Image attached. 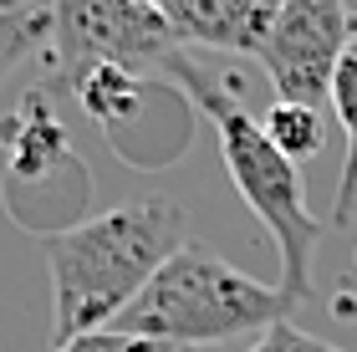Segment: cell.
Listing matches in <instances>:
<instances>
[{
  "label": "cell",
  "instance_id": "obj_1",
  "mask_svg": "<svg viewBox=\"0 0 357 352\" xmlns=\"http://www.w3.org/2000/svg\"><path fill=\"white\" fill-rule=\"evenodd\" d=\"M184 245V220L158 199L118 204L41 240L52 270V347L112 327L153 270Z\"/></svg>",
  "mask_w": 357,
  "mask_h": 352
},
{
  "label": "cell",
  "instance_id": "obj_2",
  "mask_svg": "<svg viewBox=\"0 0 357 352\" xmlns=\"http://www.w3.org/2000/svg\"><path fill=\"white\" fill-rule=\"evenodd\" d=\"M169 82H178V92L199 107V113L215 123V138H220V158L230 169V184L235 194L255 210V220L275 235V250H281V291L306 301L312 296V261H317V245L327 240V220L312 215L306 204V184H301V169L266 138L261 118H250L240 107L235 92L215 87L209 77L194 67L184 52L169 56L164 67Z\"/></svg>",
  "mask_w": 357,
  "mask_h": 352
},
{
  "label": "cell",
  "instance_id": "obj_3",
  "mask_svg": "<svg viewBox=\"0 0 357 352\" xmlns=\"http://www.w3.org/2000/svg\"><path fill=\"white\" fill-rule=\"evenodd\" d=\"M291 307H296V296H286L281 286L255 281L199 245H178L153 270V281L118 312L112 327L189 352L209 342L250 337V332H271L291 322Z\"/></svg>",
  "mask_w": 357,
  "mask_h": 352
},
{
  "label": "cell",
  "instance_id": "obj_4",
  "mask_svg": "<svg viewBox=\"0 0 357 352\" xmlns=\"http://www.w3.org/2000/svg\"><path fill=\"white\" fill-rule=\"evenodd\" d=\"M52 41H46V61H52L56 82L77 87V77L92 67H169L174 41L169 21L158 10H143L133 0H52Z\"/></svg>",
  "mask_w": 357,
  "mask_h": 352
},
{
  "label": "cell",
  "instance_id": "obj_5",
  "mask_svg": "<svg viewBox=\"0 0 357 352\" xmlns=\"http://www.w3.org/2000/svg\"><path fill=\"white\" fill-rule=\"evenodd\" d=\"M72 92L82 98V113L102 123V133L128 164L158 169L184 153L194 102L169 87V77H149L133 67H92L77 77Z\"/></svg>",
  "mask_w": 357,
  "mask_h": 352
},
{
  "label": "cell",
  "instance_id": "obj_6",
  "mask_svg": "<svg viewBox=\"0 0 357 352\" xmlns=\"http://www.w3.org/2000/svg\"><path fill=\"white\" fill-rule=\"evenodd\" d=\"M352 41L342 0H281L255 61L266 67L275 102L321 107L332 98V72Z\"/></svg>",
  "mask_w": 357,
  "mask_h": 352
},
{
  "label": "cell",
  "instance_id": "obj_7",
  "mask_svg": "<svg viewBox=\"0 0 357 352\" xmlns=\"http://www.w3.org/2000/svg\"><path fill=\"white\" fill-rule=\"evenodd\" d=\"M0 158H6V179H10V204L26 194V189H61V199L87 204V164L72 148V133L61 113L52 107L41 87L21 92V102L0 118Z\"/></svg>",
  "mask_w": 357,
  "mask_h": 352
},
{
  "label": "cell",
  "instance_id": "obj_8",
  "mask_svg": "<svg viewBox=\"0 0 357 352\" xmlns=\"http://www.w3.org/2000/svg\"><path fill=\"white\" fill-rule=\"evenodd\" d=\"M281 0H169L164 21L178 46H209V52L255 56Z\"/></svg>",
  "mask_w": 357,
  "mask_h": 352
},
{
  "label": "cell",
  "instance_id": "obj_9",
  "mask_svg": "<svg viewBox=\"0 0 357 352\" xmlns=\"http://www.w3.org/2000/svg\"><path fill=\"white\" fill-rule=\"evenodd\" d=\"M332 113L347 133V158H342V174H337V199H332V215H327V230H347L352 215H357V36L347 41L342 61L332 72Z\"/></svg>",
  "mask_w": 357,
  "mask_h": 352
},
{
  "label": "cell",
  "instance_id": "obj_10",
  "mask_svg": "<svg viewBox=\"0 0 357 352\" xmlns=\"http://www.w3.org/2000/svg\"><path fill=\"white\" fill-rule=\"evenodd\" d=\"M261 128H266V138L291 158V164H306V158L321 148V113H317V107L275 102L271 113L261 118Z\"/></svg>",
  "mask_w": 357,
  "mask_h": 352
},
{
  "label": "cell",
  "instance_id": "obj_11",
  "mask_svg": "<svg viewBox=\"0 0 357 352\" xmlns=\"http://www.w3.org/2000/svg\"><path fill=\"white\" fill-rule=\"evenodd\" d=\"M46 41H52V15L41 6H21V0L0 6V72L31 52H46Z\"/></svg>",
  "mask_w": 357,
  "mask_h": 352
},
{
  "label": "cell",
  "instance_id": "obj_12",
  "mask_svg": "<svg viewBox=\"0 0 357 352\" xmlns=\"http://www.w3.org/2000/svg\"><path fill=\"white\" fill-rule=\"evenodd\" d=\"M52 352H174V347L149 342V337H133V332H118V327H97V332H82V337L61 342Z\"/></svg>",
  "mask_w": 357,
  "mask_h": 352
},
{
  "label": "cell",
  "instance_id": "obj_13",
  "mask_svg": "<svg viewBox=\"0 0 357 352\" xmlns=\"http://www.w3.org/2000/svg\"><path fill=\"white\" fill-rule=\"evenodd\" d=\"M250 352H342V347H332V342H321V337H312V332H301V327H291V322H281V327H271V332H261V342H255Z\"/></svg>",
  "mask_w": 357,
  "mask_h": 352
},
{
  "label": "cell",
  "instance_id": "obj_14",
  "mask_svg": "<svg viewBox=\"0 0 357 352\" xmlns=\"http://www.w3.org/2000/svg\"><path fill=\"white\" fill-rule=\"evenodd\" d=\"M342 10H347V31L357 36V0H342Z\"/></svg>",
  "mask_w": 357,
  "mask_h": 352
},
{
  "label": "cell",
  "instance_id": "obj_15",
  "mask_svg": "<svg viewBox=\"0 0 357 352\" xmlns=\"http://www.w3.org/2000/svg\"><path fill=\"white\" fill-rule=\"evenodd\" d=\"M133 6H143V10H158V15H164V6H169V0H133Z\"/></svg>",
  "mask_w": 357,
  "mask_h": 352
},
{
  "label": "cell",
  "instance_id": "obj_16",
  "mask_svg": "<svg viewBox=\"0 0 357 352\" xmlns=\"http://www.w3.org/2000/svg\"><path fill=\"white\" fill-rule=\"evenodd\" d=\"M0 6H15V0H0Z\"/></svg>",
  "mask_w": 357,
  "mask_h": 352
}]
</instances>
